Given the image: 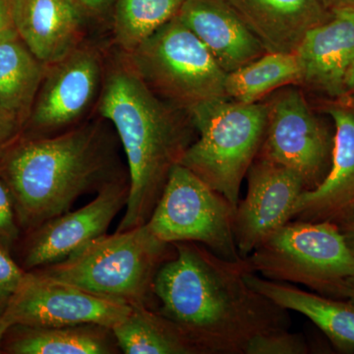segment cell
<instances>
[{"mask_svg":"<svg viewBox=\"0 0 354 354\" xmlns=\"http://www.w3.org/2000/svg\"><path fill=\"white\" fill-rule=\"evenodd\" d=\"M172 244L176 253L153 279L155 310L202 354H245L258 335L290 330L288 310L247 283L246 260L221 259L196 242Z\"/></svg>","mask_w":354,"mask_h":354,"instance_id":"obj_1","label":"cell"},{"mask_svg":"<svg viewBox=\"0 0 354 354\" xmlns=\"http://www.w3.org/2000/svg\"><path fill=\"white\" fill-rule=\"evenodd\" d=\"M120 147L113 125L95 113L55 136L16 140L0 156V179L22 234L70 211L83 195L129 177Z\"/></svg>","mask_w":354,"mask_h":354,"instance_id":"obj_2","label":"cell"},{"mask_svg":"<svg viewBox=\"0 0 354 354\" xmlns=\"http://www.w3.org/2000/svg\"><path fill=\"white\" fill-rule=\"evenodd\" d=\"M95 114L113 125L127 156L129 199L116 232L146 225L172 169L197 138L192 118L153 94L115 46L106 51Z\"/></svg>","mask_w":354,"mask_h":354,"instance_id":"obj_3","label":"cell"},{"mask_svg":"<svg viewBox=\"0 0 354 354\" xmlns=\"http://www.w3.org/2000/svg\"><path fill=\"white\" fill-rule=\"evenodd\" d=\"M174 253V244L160 241L144 225L102 235L67 259L30 272L128 306L155 310L153 279Z\"/></svg>","mask_w":354,"mask_h":354,"instance_id":"obj_4","label":"cell"},{"mask_svg":"<svg viewBox=\"0 0 354 354\" xmlns=\"http://www.w3.org/2000/svg\"><path fill=\"white\" fill-rule=\"evenodd\" d=\"M197 138L179 164L237 207L244 177L265 138V102L216 100L190 113Z\"/></svg>","mask_w":354,"mask_h":354,"instance_id":"obj_5","label":"cell"},{"mask_svg":"<svg viewBox=\"0 0 354 354\" xmlns=\"http://www.w3.org/2000/svg\"><path fill=\"white\" fill-rule=\"evenodd\" d=\"M125 55L153 94L186 113L227 99V72L177 16Z\"/></svg>","mask_w":354,"mask_h":354,"instance_id":"obj_6","label":"cell"},{"mask_svg":"<svg viewBox=\"0 0 354 354\" xmlns=\"http://www.w3.org/2000/svg\"><path fill=\"white\" fill-rule=\"evenodd\" d=\"M263 278L300 283L319 295L339 299L354 274V256L333 221L293 220L269 236L246 258Z\"/></svg>","mask_w":354,"mask_h":354,"instance_id":"obj_7","label":"cell"},{"mask_svg":"<svg viewBox=\"0 0 354 354\" xmlns=\"http://www.w3.org/2000/svg\"><path fill=\"white\" fill-rule=\"evenodd\" d=\"M235 209L194 172L178 164L146 225L167 243L196 242L221 259L241 262L245 259L235 241Z\"/></svg>","mask_w":354,"mask_h":354,"instance_id":"obj_8","label":"cell"},{"mask_svg":"<svg viewBox=\"0 0 354 354\" xmlns=\"http://www.w3.org/2000/svg\"><path fill=\"white\" fill-rule=\"evenodd\" d=\"M104 67L106 50L87 41L46 65L21 136H55L92 118L101 95Z\"/></svg>","mask_w":354,"mask_h":354,"instance_id":"obj_9","label":"cell"},{"mask_svg":"<svg viewBox=\"0 0 354 354\" xmlns=\"http://www.w3.org/2000/svg\"><path fill=\"white\" fill-rule=\"evenodd\" d=\"M265 104L267 127L257 157L297 172L306 190L315 189L329 174L334 135L310 109L300 86L278 88Z\"/></svg>","mask_w":354,"mask_h":354,"instance_id":"obj_10","label":"cell"},{"mask_svg":"<svg viewBox=\"0 0 354 354\" xmlns=\"http://www.w3.org/2000/svg\"><path fill=\"white\" fill-rule=\"evenodd\" d=\"M129 177L109 184L93 201L44 221L21 235L12 254L26 272L62 262L88 242L106 234L114 218L127 208Z\"/></svg>","mask_w":354,"mask_h":354,"instance_id":"obj_11","label":"cell"},{"mask_svg":"<svg viewBox=\"0 0 354 354\" xmlns=\"http://www.w3.org/2000/svg\"><path fill=\"white\" fill-rule=\"evenodd\" d=\"M132 307L27 272L3 318L9 325L57 326L97 324L114 328Z\"/></svg>","mask_w":354,"mask_h":354,"instance_id":"obj_12","label":"cell"},{"mask_svg":"<svg viewBox=\"0 0 354 354\" xmlns=\"http://www.w3.org/2000/svg\"><path fill=\"white\" fill-rule=\"evenodd\" d=\"M246 197L235 209L234 237L243 259L266 237L291 221L298 198L306 190L297 172L257 157L246 174Z\"/></svg>","mask_w":354,"mask_h":354,"instance_id":"obj_13","label":"cell"},{"mask_svg":"<svg viewBox=\"0 0 354 354\" xmlns=\"http://www.w3.org/2000/svg\"><path fill=\"white\" fill-rule=\"evenodd\" d=\"M332 12L329 20L305 35L295 55L300 71L298 86L339 101L344 76L354 62V10Z\"/></svg>","mask_w":354,"mask_h":354,"instance_id":"obj_14","label":"cell"},{"mask_svg":"<svg viewBox=\"0 0 354 354\" xmlns=\"http://www.w3.org/2000/svg\"><path fill=\"white\" fill-rule=\"evenodd\" d=\"M326 111L335 124L329 174L315 189L301 193L291 221H333L354 206V104L335 101Z\"/></svg>","mask_w":354,"mask_h":354,"instance_id":"obj_15","label":"cell"},{"mask_svg":"<svg viewBox=\"0 0 354 354\" xmlns=\"http://www.w3.org/2000/svg\"><path fill=\"white\" fill-rule=\"evenodd\" d=\"M14 27L32 55L53 64L86 41V21L73 0H13Z\"/></svg>","mask_w":354,"mask_h":354,"instance_id":"obj_16","label":"cell"},{"mask_svg":"<svg viewBox=\"0 0 354 354\" xmlns=\"http://www.w3.org/2000/svg\"><path fill=\"white\" fill-rule=\"evenodd\" d=\"M177 18L227 73L267 53L227 0H185Z\"/></svg>","mask_w":354,"mask_h":354,"instance_id":"obj_17","label":"cell"},{"mask_svg":"<svg viewBox=\"0 0 354 354\" xmlns=\"http://www.w3.org/2000/svg\"><path fill=\"white\" fill-rule=\"evenodd\" d=\"M267 53H295L305 35L332 17L322 0H227Z\"/></svg>","mask_w":354,"mask_h":354,"instance_id":"obj_18","label":"cell"},{"mask_svg":"<svg viewBox=\"0 0 354 354\" xmlns=\"http://www.w3.org/2000/svg\"><path fill=\"white\" fill-rule=\"evenodd\" d=\"M247 283L288 311L302 314L315 324L339 353H354V304L308 292L295 286L260 278L252 270L245 274Z\"/></svg>","mask_w":354,"mask_h":354,"instance_id":"obj_19","label":"cell"},{"mask_svg":"<svg viewBox=\"0 0 354 354\" xmlns=\"http://www.w3.org/2000/svg\"><path fill=\"white\" fill-rule=\"evenodd\" d=\"M121 353L113 328L97 324L80 325L9 326L1 354H118Z\"/></svg>","mask_w":354,"mask_h":354,"instance_id":"obj_20","label":"cell"},{"mask_svg":"<svg viewBox=\"0 0 354 354\" xmlns=\"http://www.w3.org/2000/svg\"><path fill=\"white\" fill-rule=\"evenodd\" d=\"M46 65L32 55L18 34L0 41V104L23 127L41 87Z\"/></svg>","mask_w":354,"mask_h":354,"instance_id":"obj_21","label":"cell"},{"mask_svg":"<svg viewBox=\"0 0 354 354\" xmlns=\"http://www.w3.org/2000/svg\"><path fill=\"white\" fill-rule=\"evenodd\" d=\"M113 330L122 353L202 354L180 328L148 307H132Z\"/></svg>","mask_w":354,"mask_h":354,"instance_id":"obj_22","label":"cell"},{"mask_svg":"<svg viewBox=\"0 0 354 354\" xmlns=\"http://www.w3.org/2000/svg\"><path fill=\"white\" fill-rule=\"evenodd\" d=\"M299 77L295 53H266L227 74L225 94L232 101L253 104L279 88L298 85Z\"/></svg>","mask_w":354,"mask_h":354,"instance_id":"obj_23","label":"cell"},{"mask_svg":"<svg viewBox=\"0 0 354 354\" xmlns=\"http://www.w3.org/2000/svg\"><path fill=\"white\" fill-rule=\"evenodd\" d=\"M185 0H118L111 15L113 44L130 53L176 17Z\"/></svg>","mask_w":354,"mask_h":354,"instance_id":"obj_24","label":"cell"},{"mask_svg":"<svg viewBox=\"0 0 354 354\" xmlns=\"http://www.w3.org/2000/svg\"><path fill=\"white\" fill-rule=\"evenodd\" d=\"M308 342L304 335L292 334L290 330L258 335L249 342L245 354H306Z\"/></svg>","mask_w":354,"mask_h":354,"instance_id":"obj_25","label":"cell"},{"mask_svg":"<svg viewBox=\"0 0 354 354\" xmlns=\"http://www.w3.org/2000/svg\"><path fill=\"white\" fill-rule=\"evenodd\" d=\"M27 272L18 264L12 251L0 244V317L6 314Z\"/></svg>","mask_w":354,"mask_h":354,"instance_id":"obj_26","label":"cell"},{"mask_svg":"<svg viewBox=\"0 0 354 354\" xmlns=\"http://www.w3.org/2000/svg\"><path fill=\"white\" fill-rule=\"evenodd\" d=\"M21 234L22 232L16 218L12 198L6 184L0 179V244L12 251Z\"/></svg>","mask_w":354,"mask_h":354,"instance_id":"obj_27","label":"cell"},{"mask_svg":"<svg viewBox=\"0 0 354 354\" xmlns=\"http://www.w3.org/2000/svg\"><path fill=\"white\" fill-rule=\"evenodd\" d=\"M22 124L0 104V156L21 136Z\"/></svg>","mask_w":354,"mask_h":354,"instance_id":"obj_28","label":"cell"},{"mask_svg":"<svg viewBox=\"0 0 354 354\" xmlns=\"http://www.w3.org/2000/svg\"><path fill=\"white\" fill-rule=\"evenodd\" d=\"M86 18L102 22L111 14L118 0H73Z\"/></svg>","mask_w":354,"mask_h":354,"instance_id":"obj_29","label":"cell"},{"mask_svg":"<svg viewBox=\"0 0 354 354\" xmlns=\"http://www.w3.org/2000/svg\"><path fill=\"white\" fill-rule=\"evenodd\" d=\"M339 227L349 251L354 256V206L333 221Z\"/></svg>","mask_w":354,"mask_h":354,"instance_id":"obj_30","label":"cell"},{"mask_svg":"<svg viewBox=\"0 0 354 354\" xmlns=\"http://www.w3.org/2000/svg\"><path fill=\"white\" fill-rule=\"evenodd\" d=\"M13 20V0H0V41L16 35Z\"/></svg>","mask_w":354,"mask_h":354,"instance_id":"obj_31","label":"cell"},{"mask_svg":"<svg viewBox=\"0 0 354 354\" xmlns=\"http://www.w3.org/2000/svg\"><path fill=\"white\" fill-rule=\"evenodd\" d=\"M339 101L354 104V62L351 64L344 79V97Z\"/></svg>","mask_w":354,"mask_h":354,"instance_id":"obj_32","label":"cell"},{"mask_svg":"<svg viewBox=\"0 0 354 354\" xmlns=\"http://www.w3.org/2000/svg\"><path fill=\"white\" fill-rule=\"evenodd\" d=\"M325 6L330 11L341 10V9H353L354 0H322Z\"/></svg>","mask_w":354,"mask_h":354,"instance_id":"obj_33","label":"cell"},{"mask_svg":"<svg viewBox=\"0 0 354 354\" xmlns=\"http://www.w3.org/2000/svg\"><path fill=\"white\" fill-rule=\"evenodd\" d=\"M339 299L348 300L354 304V274L346 279V283H344L339 293Z\"/></svg>","mask_w":354,"mask_h":354,"instance_id":"obj_34","label":"cell"},{"mask_svg":"<svg viewBox=\"0 0 354 354\" xmlns=\"http://www.w3.org/2000/svg\"><path fill=\"white\" fill-rule=\"evenodd\" d=\"M9 324L6 322L3 317H0V354H1V344L3 339L4 335H6L7 329L9 328Z\"/></svg>","mask_w":354,"mask_h":354,"instance_id":"obj_35","label":"cell"}]
</instances>
